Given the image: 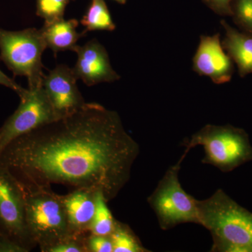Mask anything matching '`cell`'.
Returning <instances> with one entry per match:
<instances>
[{"label": "cell", "mask_w": 252, "mask_h": 252, "mask_svg": "<svg viewBox=\"0 0 252 252\" xmlns=\"http://www.w3.org/2000/svg\"><path fill=\"white\" fill-rule=\"evenodd\" d=\"M181 145L185 147L182 158L190 149L203 146L202 163L212 165L222 172H230L252 160V146L248 132L231 125L204 126Z\"/></svg>", "instance_id": "cell-3"}, {"label": "cell", "mask_w": 252, "mask_h": 252, "mask_svg": "<svg viewBox=\"0 0 252 252\" xmlns=\"http://www.w3.org/2000/svg\"><path fill=\"white\" fill-rule=\"evenodd\" d=\"M89 233L69 234L62 241L50 248L48 252H87L86 239Z\"/></svg>", "instance_id": "cell-20"}, {"label": "cell", "mask_w": 252, "mask_h": 252, "mask_svg": "<svg viewBox=\"0 0 252 252\" xmlns=\"http://www.w3.org/2000/svg\"><path fill=\"white\" fill-rule=\"evenodd\" d=\"M46 48L40 29L9 31L0 28V61L14 76L27 77L30 89L42 86L41 56Z\"/></svg>", "instance_id": "cell-6"}, {"label": "cell", "mask_w": 252, "mask_h": 252, "mask_svg": "<svg viewBox=\"0 0 252 252\" xmlns=\"http://www.w3.org/2000/svg\"><path fill=\"white\" fill-rule=\"evenodd\" d=\"M107 200L102 192L96 195L95 211L91 223L90 232L94 234L110 235L115 227L117 220L113 217L107 205Z\"/></svg>", "instance_id": "cell-17"}, {"label": "cell", "mask_w": 252, "mask_h": 252, "mask_svg": "<svg viewBox=\"0 0 252 252\" xmlns=\"http://www.w3.org/2000/svg\"><path fill=\"white\" fill-rule=\"evenodd\" d=\"M217 14L222 16H231V0H202Z\"/></svg>", "instance_id": "cell-22"}, {"label": "cell", "mask_w": 252, "mask_h": 252, "mask_svg": "<svg viewBox=\"0 0 252 252\" xmlns=\"http://www.w3.org/2000/svg\"><path fill=\"white\" fill-rule=\"evenodd\" d=\"M200 225L212 235V252H252V213L222 189L196 200Z\"/></svg>", "instance_id": "cell-2"}, {"label": "cell", "mask_w": 252, "mask_h": 252, "mask_svg": "<svg viewBox=\"0 0 252 252\" xmlns=\"http://www.w3.org/2000/svg\"><path fill=\"white\" fill-rule=\"evenodd\" d=\"M72 68L59 64L44 75L42 87L59 119L72 115L86 104Z\"/></svg>", "instance_id": "cell-9"}, {"label": "cell", "mask_w": 252, "mask_h": 252, "mask_svg": "<svg viewBox=\"0 0 252 252\" xmlns=\"http://www.w3.org/2000/svg\"><path fill=\"white\" fill-rule=\"evenodd\" d=\"M184 159L181 157L177 163L169 167L147 198L149 205L155 212L159 226L163 230L182 223L200 225L196 199L184 190L179 180Z\"/></svg>", "instance_id": "cell-5"}, {"label": "cell", "mask_w": 252, "mask_h": 252, "mask_svg": "<svg viewBox=\"0 0 252 252\" xmlns=\"http://www.w3.org/2000/svg\"><path fill=\"white\" fill-rule=\"evenodd\" d=\"M0 233L27 252L36 247L28 230L26 193L9 170L0 165Z\"/></svg>", "instance_id": "cell-7"}, {"label": "cell", "mask_w": 252, "mask_h": 252, "mask_svg": "<svg viewBox=\"0 0 252 252\" xmlns=\"http://www.w3.org/2000/svg\"><path fill=\"white\" fill-rule=\"evenodd\" d=\"M225 30V37L221 41L223 49L238 68L241 77L252 73V34L240 32L226 21H220Z\"/></svg>", "instance_id": "cell-13"}, {"label": "cell", "mask_w": 252, "mask_h": 252, "mask_svg": "<svg viewBox=\"0 0 252 252\" xmlns=\"http://www.w3.org/2000/svg\"><path fill=\"white\" fill-rule=\"evenodd\" d=\"M97 192L89 189H73L67 195H61L67 216L69 234L91 233Z\"/></svg>", "instance_id": "cell-12"}, {"label": "cell", "mask_w": 252, "mask_h": 252, "mask_svg": "<svg viewBox=\"0 0 252 252\" xmlns=\"http://www.w3.org/2000/svg\"><path fill=\"white\" fill-rule=\"evenodd\" d=\"M86 32L90 31H113L116 25L104 0H92L91 4L81 19Z\"/></svg>", "instance_id": "cell-15"}, {"label": "cell", "mask_w": 252, "mask_h": 252, "mask_svg": "<svg viewBox=\"0 0 252 252\" xmlns=\"http://www.w3.org/2000/svg\"><path fill=\"white\" fill-rule=\"evenodd\" d=\"M74 52L77 53V61L73 72L77 80L80 79L86 86L114 82L120 79L111 65L105 48L96 39L88 41L84 46H77Z\"/></svg>", "instance_id": "cell-11"}, {"label": "cell", "mask_w": 252, "mask_h": 252, "mask_svg": "<svg viewBox=\"0 0 252 252\" xmlns=\"http://www.w3.org/2000/svg\"><path fill=\"white\" fill-rule=\"evenodd\" d=\"M140 151L117 112L86 102L10 142L0 152V165L25 192L60 185L102 192L109 202L130 180Z\"/></svg>", "instance_id": "cell-1"}, {"label": "cell", "mask_w": 252, "mask_h": 252, "mask_svg": "<svg viewBox=\"0 0 252 252\" xmlns=\"http://www.w3.org/2000/svg\"><path fill=\"white\" fill-rule=\"evenodd\" d=\"M231 17L236 26L252 34V0H231Z\"/></svg>", "instance_id": "cell-18"}, {"label": "cell", "mask_w": 252, "mask_h": 252, "mask_svg": "<svg viewBox=\"0 0 252 252\" xmlns=\"http://www.w3.org/2000/svg\"><path fill=\"white\" fill-rule=\"evenodd\" d=\"M79 21L76 19L64 20V18L50 23H44L40 31L47 48L55 56L60 51H75L77 41L85 36L86 31L78 32Z\"/></svg>", "instance_id": "cell-14"}, {"label": "cell", "mask_w": 252, "mask_h": 252, "mask_svg": "<svg viewBox=\"0 0 252 252\" xmlns=\"http://www.w3.org/2000/svg\"><path fill=\"white\" fill-rule=\"evenodd\" d=\"M87 252H114L110 235H99L89 233L86 239Z\"/></svg>", "instance_id": "cell-21"}, {"label": "cell", "mask_w": 252, "mask_h": 252, "mask_svg": "<svg viewBox=\"0 0 252 252\" xmlns=\"http://www.w3.org/2000/svg\"><path fill=\"white\" fill-rule=\"evenodd\" d=\"M114 252H149L128 225L117 220L110 235Z\"/></svg>", "instance_id": "cell-16"}, {"label": "cell", "mask_w": 252, "mask_h": 252, "mask_svg": "<svg viewBox=\"0 0 252 252\" xmlns=\"http://www.w3.org/2000/svg\"><path fill=\"white\" fill-rule=\"evenodd\" d=\"M0 234H1V233H0Z\"/></svg>", "instance_id": "cell-25"}, {"label": "cell", "mask_w": 252, "mask_h": 252, "mask_svg": "<svg viewBox=\"0 0 252 252\" xmlns=\"http://www.w3.org/2000/svg\"><path fill=\"white\" fill-rule=\"evenodd\" d=\"M0 85L6 86L15 91L19 96L20 99L23 98L28 92V89H23L21 86L18 85L16 81L6 76L1 69H0Z\"/></svg>", "instance_id": "cell-23"}, {"label": "cell", "mask_w": 252, "mask_h": 252, "mask_svg": "<svg viewBox=\"0 0 252 252\" xmlns=\"http://www.w3.org/2000/svg\"><path fill=\"white\" fill-rule=\"evenodd\" d=\"M115 1L122 4H124L126 2V0H115Z\"/></svg>", "instance_id": "cell-24"}, {"label": "cell", "mask_w": 252, "mask_h": 252, "mask_svg": "<svg viewBox=\"0 0 252 252\" xmlns=\"http://www.w3.org/2000/svg\"><path fill=\"white\" fill-rule=\"evenodd\" d=\"M70 0H36V15L44 23L64 18V10Z\"/></svg>", "instance_id": "cell-19"}, {"label": "cell", "mask_w": 252, "mask_h": 252, "mask_svg": "<svg viewBox=\"0 0 252 252\" xmlns=\"http://www.w3.org/2000/svg\"><path fill=\"white\" fill-rule=\"evenodd\" d=\"M193 69L199 75L210 77L216 84L231 80L234 72L233 61L225 52L220 34L200 36L193 59Z\"/></svg>", "instance_id": "cell-10"}, {"label": "cell", "mask_w": 252, "mask_h": 252, "mask_svg": "<svg viewBox=\"0 0 252 252\" xmlns=\"http://www.w3.org/2000/svg\"><path fill=\"white\" fill-rule=\"evenodd\" d=\"M57 119L42 86L28 88L18 109L0 128V152L15 139Z\"/></svg>", "instance_id": "cell-8"}, {"label": "cell", "mask_w": 252, "mask_h": 252, "mask_svg": "<svg viewBox=\"0 0 252 252\" xmlns=\"http://www.w3.org/2000/svg\"><path fill=\"white\" fill-rule=\"evenodd\" d=\"M25 193L26 223L30 234L41 252H48L69 235L61 195L51 189Z\"/></svg>", "instance_id": "cell-4"}]
</instances>
